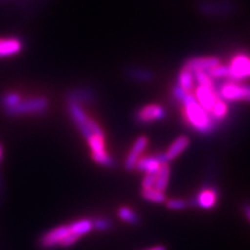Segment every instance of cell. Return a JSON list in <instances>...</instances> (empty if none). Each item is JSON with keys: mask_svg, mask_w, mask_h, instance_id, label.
Listing matches in <instances>:
<instances>
[{"mask_svg": "<svg viewBox=\"0 0 250 250\" xmlns=\"http://www.w3.org/2000/svg\"><path fill=\"white\" fill-rule=\"evenodd\" d=\"M173 95L183 104V116L188 124L200 134H209L214 130L215 124L212 117L205 108H202L192 93H188L179 85H175Z\"/></svg>", "mask_w": 250, "mask_h": 250, "instance_id": "6da1fadb", "label": "cell"}, {"mask_svg": "<svg viewBox=\"0 0 250 250\" xmlns=\"http://www.w3.org/2000/svg\"><path fill=\"white\" fill-rule=\"evenodd\" d=\"M49 106V101L43 96H35L30 98H25L19 101V103L4 109V112L10 117H20L26 115H41L45 113Z\"/></svg>", "mask_w": 250, "mask_h": 250, "instance_id": "7a4b0ae2", "label": "cell"}, {"mask_svg": "<svg viewBox=\"0 0 250 250\" xmlns=\"http://www.w3.org/2000/svg\"><path fill=\"white\" fill-rule=\"evenodd\" d=\"M218 95L220 98L229 101L245 100L250 103V85L234 82L225 83L219 88Z\"/></svg>", "mask_w": 250, "mask_h": 250, "instance_id": "3957f363", "label": "cell"}, {"mask_svg": "<svg viewBox=\"0 0 250 250\" xmlns=\"http://www.w3.org/2000/svg\"><path fill=\"white\" fill-rule=\"evenodd\" d=\"M70 233L68 225H61L58 228L47 231L40 240V245L44 249H51L61 246L64 240Z\"/></svg>", "mask_w": 250, "mask_h": 250, "instance_id": "277c9868", "label": "cell"}, {"mask_svg": "<svg viewBox=\"0 0 250 250\" xmlns=\"http://www.w3.org/2000/svg\"><path fill=\"white\" fill-rule=\"evenodd\" d=\"M229 67L230 70V78L234 81L250 77V57L246 54H239L234 57Z\"/></svg>", "mask_w": 250, "mask_h": 250, "instance_id": "5b68a950", "label": "cell"}, {"mask_svg": "<svg viewBox=\"0 0 250 250\" xmlns=\"http://www.w3.org/2000/svg\"><path fill=\"white\" fill-rule=\"evenodd\" d=\"M166 117V111L159 104H148L141 107L136 114V119L139 123H150L163 120Z\"/></svg>", "mask_w": 250, "mask_h": 250, "instance_id": "8992f818", "label": "cell"}, {"mask_svg": "<svg viewBox=\"0 0 250 250\" xmlns=\"http://www.w3.org/2000/svg\"><path fill=\"white\" fill-rule=\"evenodd\" d=\"M23 41L17 37H0V59L12 58L23 49Z\"/></svg>", "mask_w": 250, "mask_h": 250, "instance_id": "52a82bcc", "label": "cell"}, {"mask_svg": "<svg viewBox=\"0 0 250 250\" xmlns=\"http://www.w3.org/2000/svg\"><path fill=\"white\" fill-rule=\"evenodd\" d=\"M168 160L165 153L155 154L152 156H146V158L140 159L137 163L136 168L137 170L144 172V173H156L164 164H167Z\"/></svg>", "mask_w": 250, "mask_h": 250, "instance_id": "ba28073f", "label": "cell"}, {"mask_svg": "<svg viewBox=\"0 0 250 250\" xmlns=\"http://www.w3.org/2000/svg\"><path fill=\"white\" fill-rule=\"evenodd\" d=\"M148 145V139L146 137H139L136 141L134 145L130 148V151L128 152L126 160H125L124 166L125 169L127 171H131L136 168V165L138 161L141 159V155L144 152L146 149V147Z\"/></svg>", "mask_w": 250, "mask_h": 250, "instance_id": "9c48e42d", "label": "cell"}, {"mask_svg": "<svg viewBox=\"0 0 250 250\" xmlns=\"http://www.w3.org/2000/svg\"><path fill=\"white\" fill-rule=\"evenodd\" d=\"M195 93H196V100L198 101V104L202 106V108H205L208 114H210L216 103L220 99L217 93V90L198 85Z\"/></svg>", "mask_w": 250, "mask_h": 250, "instance_id": "30bf717a", "label": "cell"}, {"mask_svg": "<svg viewBox=\"0 0 250 250\" xmlns=\"http://www.w3.org/2000/svg\"><path fill=\"white\" fill-rule=\"evenodd\" d=\"M219 64H220V61H219L218 58L202 57L188 60L185 62L184 67L191 70V71H196V70H200V71H208V70L218 66Z\"/></svg>", "mask_w": 250, "mask_h": 250, "instance_id": "8fae6325", "label": "cell"}, {"mask_svg": "<svg viewBox=\"0 0 250 250\" xmlns=\"http://www.w3.org/2000/svg\"><path fill=\"white\" fill-rule=\"evenodd\" d=\"M67 100L68 103H75L83 105V104H91L92 101L95 100V94L88 88L75 89L68 93Z\"/></svg>", "mask_w": 250, "mask_h": 250, "instance_id": "7c38bea8", "label": "cell"}, {"mask_svg": "<svg viewBox=\"0 0 250 250\" xmlns=\"http://www.w3.org/2000/svg\"><path fill=\"white\" fill-rule=\"evenodd\" d=\"M189 144H190V139L189 138L186 137V136L178 137L174 141V142L170 145L167 152L165 153L168 162L173 161L177 158L178 155H181L187 149V147L189 146Z\"/></svg>", "mask_w": 250, "mask_h": 250, "instance_id": "4fadbf2b", "label": "cell"}, {"mask_svg": "<svg viewBox=\"0 0 250 250\" xmlns=\"http://www.w3.org/2000/svg\"><path fill=\"white\" fill-rule=\"evenodd\" d=\"M218 193L215 189H203L199 192L198 196L196 198V202L198 207L205 209L213 208L217 202Z\"/></svg>", "mask_w": 250, "mask_h": 250, "instance_id": "5bb4252c", "label": "cell"}, {"mask_svg": "<svg viewBox=\"0 0 250 250\" xmlns=\"http://www.w3.org/2000/svg\"><path fill=\"white\" fill-rule=\"evenodd\" d=\"M69 229L70 232L75 234L78 238H81L84 234L89 233L93 229V222L91 219H80V220L74 221L72 223H70L69 225Z\"/></svg>", "mask_w": 250, "mask_h": 250, "instance_id": "9a60e30c", "label": "cell"}, {"mask_svg": "<svg viewBox=\"0 0 250 250\" xmlns=\"http://www.w3.org/2000/svg\"><path fill=\"white\" fill-rule=\"evenodd\" d=\"M194 74L193 71L189 70L186 67H183V69L181 70V72L178 74L177 77V83L183 90H185L188 93H192L193 89H194Z\"/></svg>", "mask_w": 250, "mask_h": 250, "instance_id": "2e32d148", "label": "cell"}, {"mask_svg": "<svg viewBox=\"0 0 250 250\" xmlns=\"http://www.w3.org/2000/svg\"><path fill=\"white\" fill-rule=\"evenodd\" d=\"M170 167L168 164H164V165L161 166L159 169L158 175H156L155 179V184H154V189L159 190L161 192H164L167 189L168 182H169V177H170Z\"/></svg>", "mask_w": 250, "mask_h": 250, "instance_id": "e0dca14e", "label": "cell"}, {"mask_svg": "<svg viewBox=\"0 0 250 250\" xmlns=\"http://www.w3.org/2000/svg\"><path fill=\"white\" fill-rule=\"evenodd\" d=\"M200 10L206 13L208 15H216L217 13V10H221L222 13H226V11L228 10H232L233 7V4L231 2H229V1H218L217 2V5L216 4H212L210 2H201L200 5Z\"/></svg>", "mask_w": 250, "mask_h": 250, "instance_id": "ac0fdd59", "label": "cell"}, {"mask_svg": "<svg viewBox=\"0 0 250 250\" xmlns=\"http://www.w3.org/2000/svg\"><path fill=\"white\" fill-rule=\"evenodd\" d=\"M141 195H142V197L147 201H151L155 203H163L166 201V195L164 194V192L156 190L154 188L143 190Z\"/></svg>", "mask_w": 250, "mask_h": 250, "instance_id": "d6986e66", "label": "cell"}, {"mask_svg": "<svg viewBox=\"0 0 250 250\" xmlns=\"http://www.w3.org/2000/svg\"><path fill=\"white\" fill-rule=\"evenodd\" d=\"M226 114H228V105H226V104L220 98L216 103V104L213 107L209 116L212 117L213 120L215 119L217 121H220V120H223L225 118Z\"/></svg>", "mask_w": 250, "mask_h": 250, "instance_id": "ffe728a7", "label": "cell"}, {"mask_svg": "<svg viewBox=\"0 0 250 250\" xmlns=\"http://www.w3.org/2000/svg\"><path fill=\"white\" fill-rule=\"evenodd\" d=\"M194 78L196 80L199 85H202V87H207L210 89H216L213 78L210 77L206 71H200V70H196V71H193Z\"/></svg>", "mask_w": 250, "mask_h": 250, "instance_id": "44dd1931", "label": "cell"}, {"mask_svg": "<svg viewBox=\"0 0 250 250\" xmlns=\"http://www.w3.org/2000/svg\"><path fill=\"white\" fill-rule=\"evenodd\" d=\"M20 100H21V96L18 93L9 92V93L3 94L1 96V98H0V104H1L3 109H6L17 104Z\"/></svg>", "mask_w": 250, "mask_h": 250, "instance_id": "7402d4cb", "label": "cell"}, {"mask_svg": "<svg viewBox=\"0 0 250 250\" xmlns=\"http://www.w3.org/2000/svg\"><path fill=\"white\" fill-rule=\"evenodd\" d=\"M127 76L138 82H150L152 80V74L142 69H129L126 72Z\"/></svg>", "mask_w": 250, "mask_h": 250, "instance_id": "603a6c76", "label": "cell"}, {"mask_svg": "<svg viewBox=\"0 0 250 250\" xmlns=\"http://www.w3.org/2000/svg\"><path fill=\"white\" fill-rule=\"evenodd\" d=\"M118 216L121 220L130 223V224H137L139 222L138 215L127 207H122L118 210Z\"/></svg>", "mask_w": 250, "mask_h": 250, "instance_id": "cb8c5ba5", "label": "cell"}, {"mask_svg": "<svg viewBox=\"0 0 250 250\" xmlns=\"http://www.w3.org/2000/svg\"><path fill=\"white\" fill-rule=\"evenodd\" d=\"M208 74L212 78L230 77V70H229V66H222V65L219 64L218 66L208 70Z\"/></svg>", "mask_w": 250, "mask_h": 250, "instance_id": "d4e9b609", "label": "cell"}, {"mask_svg": "<svg viewBox=\"0 0 250 250\" xmlns=\"http://www.w3.org/2000/svg\"><path fill=\"white\" fill-rule=\"evenodd\" d=\"M92 222H93V229H95L97 230L104 231L112 228V221L105 218L94 219V220H92Z\"/></svg>", "mask_w": 250, "mask_h": 250, "instance_id": "484cf974", "label": "cell"}, {"mask_svg": "<svg viewBox=\"0 0 250 250\" xmlns=\"http://www.w3.org/2000/svg\"><path fill=\"white\" fill-rule=\"evenodd\" d=\"M158 172H159V171H158ZM158 172H156V173H147V174L144 176L143 181H142L143 190L151 189V188L154 187L156 175H158Z\"/></svg>", "mask_w": 250, "mask_h": 250, "instance_id": "4316f807", "label": "cell"}, {"mask_svg": "<svg viewBox=\"0 0 250 250\" xmlns=\"http://www.w3.org/2000/svg\"><path fill=\"white\" fill-rule=\"evenodd\" d=\"M166 206L169 209H184L187 208V202L182 199H171L166 202Z\"/></svg>", "mask_w": 250, "mask_h": 250, "instance_id": "83f0119b", "label": "cell"}, {"mask_svg": "<svg viewBox=\"0 0 250 250\" xmlns=\"http://www.w3.org/2000/svg\"><path fill=\"white\" fill-rule=\"evenodd\" d=\"M78 239H80V238H78L77 236H75V234L70 232L68 236L64 240H62L61 246L62 247H70V246H72V245H74L76 243V242L78 241Z\"/></svg>", "mask_w": 250, "mask_h": 250, "instance_id": "f1b7e54d", "label": "cell"}, {"mask_svg": "<svg viewBox=\"0 0 250 250\" xmlns=\"http://www.w3.org/2000/svg\"><path fill=\"white\" fill-rule=\"evenodd\" d=\"M243 209H244V213H245L246 217L248 218V220L250 221V205H245L243 207Z\"/></svg>", "mask_w": 250, "mask_h": 250, "instance_id": "f546056e", "label": "cell"}, {"mask_svg": "<svg viewBox=\"0 0 250 250\" xmlns=\"http://www.w3.org/2000/svg\"><path fill=\"white\" fill-rule=\"evenodd\" d=\"M149 250H166V249L164 248V247H162V246H156V247H153V248H151Z\"/></svg>", "mask_w": 250, "mask_h": 250, "instance_id": "4dcf8cb0", "label": "cell"}, {"mask_svg": "<svg viewBox=\"0 0 250 250\" xmlns=\"http://www.w3.org/2000/svg\"><path fill=\"white\" fill-rule=\"evenodd\" d=\"M1 156H2V151H1V147H0V160H1Z\"/></svg>", "mask_w": 250, "mask_h": 250, "instance_id": "1f68e13d", "label": "cell"}]
</instances>
